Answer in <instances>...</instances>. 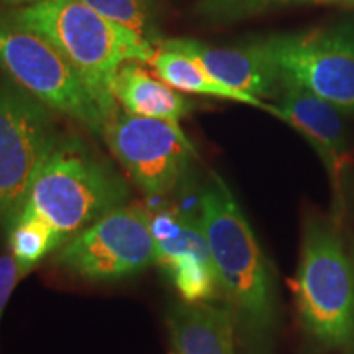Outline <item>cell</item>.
Instances as JSON below:
<instances>
[{"mask_svg": "<svg viewBox=\"0 0 354 354\" xmlns=\"http://www.w3.org/2000/svg\"><path fill=\"white\" fill-rule=\"evenodd\" d=\"M201 215L218 281L234 328L251 354H268L277 322L272 268L232 190L218 174L198 197Z\"/></svg>", "mask_w": 354, "mask_h": 354, "instance_id": "6da1fadb", "label": "cell"}, {"mask_svg": "<svg viewBox=\"0 0 354 354\" xmlns=\"http://www.w3.org/2000/svg\"><path fill=\"white\" fill-rule=\"evenodd\" d=\"M6 13L48 39L69 61L91 88L107 122L118 109L112 94L117 71L130 61L148 64L156 51L154 44L102 17L81 0H41Z\"/></svg>", "mask_w": 354, "mask_h": 354, "instance_id": "7a4b0ae2", "label": "cell"}, {"mask_svg": "<svg viewBox=\"0 0 354 354\" xmlns=\"http://www.w3.org/2000/svg\"><path fill=\"white\" fill-rule=\"evenodd\" d=\"M128 201L130 187L112 162L81 136L66 135L39 167L24 214L41 218L63 246Z\"/></svg>", "mask_w": 354, "mask_h": 354, "instance_id": "3957f363", "label": "cell"}, {"mask_svg": "<svg viewBox=\"0 0 354 354\" xmlns=\"http://www.w3.org/2000/svg\"><path fill=\"white\" fill-rule=\"evenodd\" d=\"M292 292L313 342L354 353V258L335 225L307 221Z\"/></svg>", "mask_w": 354, "mask_h": 354, "instance_id": "277c9868", "label": "cell"}, {"mask_svg": "<svg viewBox=\"0 0 354 354\" xmlns=\"http://www.w3.org/2000/svg\"><path fill=\"white\" fill-rule=\"evenodd\" d=\"M0 69L13 84L100 136L107 117L81 74L53 44L0 13Z\"/></svg>", "mask_w": 354, "mask_h": 354, "instance_id": "5b68a950", "label": "cell"}, {"mask_svg": "<svg viewBox=\"0 0 354 354\" xmlns=\"http://www.w3.org/2000/svg\"><path fill=\"white\" fill-rule=\"evenodd\" d=\"M59 136L51 109L8 77L0 79V230L7 236Z\"/></svg>", "mask_w": 354, "mask_h": 354, "instance_id": "8992f818", "label": "cell"}, {"mask_svg": "<svg viewBox=\"0 0 354 354\" xmlns=\"http://www.w3.org/2000/svg\"><path fill=\"white\" fill-rule=\"evenodd\" d=\"M156 261L151 212L127 203L64 243L55 264L73 276L113 282L146 271Z\"/></svg>", "mask_w": 354, "mask_h": 354, "instance_id": "52a82bcc", "label": "cell"}, {"mask_svg": "<svg viewBox=\"0 0 354 354\" xmlns=\"http://www.w3.org/2000/svg\"><path fill=\"white\" fill-rule=\"evenodd\" d=\"M284 84L354 110V24L259 39Z\"/></svg>", "mask_w": 354, "mask_h": 354, "instance_id": "ba28073f", "label": "cell"}, {"mask_svg": "<svg viewBox=\"0 0 354 354\" xmlns=\"http://www.w3.org/2000/svg\"><path fill=\"white\" fill-rule=\"evenodd\" d=\"M102 140L149 197L171 192L194 154V146L180 127L118 109L105 123Z\"/></svg>", "mask_w": 354, "mask_h": 354, "instance_id": "9c48e42d", "label": "cell"}, {"mask_svg": "<svg viewBox=\"0 0 354 354\" xmlns=\"http://www.w3.org/2000/svg\"><path fill=\"white\" fill-rule=\"evenodd\" d=\"M156 246L154 264L179 292L183 302H214L218 281L201 215L179 209H162L151 215Z\"/></svg>", "mask_w": 354, "mask_h": 354, "instance_id": "30bf717a", "label": "cell"}, {"mask_svg": "<svg viewBox=\"0 0 354 354\" xmlns=\"http://www.w3.org/2000/svg\"><path fill=\"white\" fill-rule=\"evenodd\" d=\"M158 48L197 61L216 81L256 99L274 97L284 88L277 66L259 39L241 48H215L192 38H171L161 39Z\"/></svg>", "mask_w": 354, "mask_h": 354, "instance_id": "8fae6325", "label": "cell"}, {"mask_svg": "<svg viewBox=\"0 0 354 354\" xmlns=\"http://www.w3.org/2000/svg\"><path fill=\"white\" fill-rule=\"evenodd\" d=\"M274 117L294 127L320 154L336 180L349 162L348 131L339 109L297 86L284 84Z\"/></svg>", "mask_w": 354, "mask_h": 354, "instance_id": "7c38bea8", "label": "cell"}, {"mask_svg": "<svg viewBox=\"0 0 354 354\" xmlns=\"http://www.w3.org/2000/svg\"><path fill=\"white\" fill-rule=\"evenodd\" d=\"M166 325L177 354H234V322L227 305L172 304Z\"/></svg>", "mask_w": 354, "mask_h": 354, "instance_id": "4fadbf2b", "label": "cell"}, {"mask_svg": "<svg viewBox=\"0 0 354 354\" xmlns=\"http://www.w3.org/2000/svg\"><path fill=\"white\" fill-rule=\"evenodd\" d=\"M112 94L125 112L180 127L194 104L159 77H153L138 61L120 66L112 82Z\"/></svg>", "mask_w": 354, "mask_h": 354, "instance_id": "5bb4252c", "label": "cell"}, {"mask_svg": "<svg viewBox=\"0 0 354 354\" xmlns=\"http://www.w3.org/2000/svg\"><path fill=\"white\" fill-rule=\"evenodd\" d=\"M148 64L154 68L161 81H165L167 86L179 92L240 102V104L266 110L271 115L276 110V105L266 104L261 99H256L253 95L245 94V92L236 91V88L228 87L223 82L216 81L197 61L190 59V57L180 55V53L156 48Z\"/></svg>", "mask_w": 354, "mask_h": 354, "instance_id": "9a60e30c", "label": "cell"}, {"mask_svg": "<svg viewBox=\"0 0 354 354\" xmlns=\"http://www.w3.org/2000/svg\"><path fill=\"white\" fill-rule=\"evenodd\" d=\"M7 238L20 277H25L48 254L61 248L56 233L41 218L28 214L20 216Z\"/></svg>", "mask_w": 354, "mask_h": 354, "instance_id": "2e32d148", "label": "cell"}, {"mask_svg": "<svg viewBox=\"0 0 354 354\" xmlns=\"http://www.w3.org/2000/svg\"><path fill=\"white\" fill-rule=\"evenodd\" d=\"M105 19L125 26L151 44H159L158 15L153 0H81Z\"/></svg>", "mask_w": 354, "mask_h": 354, "instance_id": "e0dca14e", "label": "cell"}, {"mask_svg": "<svg viewBox=\"0 0 354 354\" xmlns=\"http://www.w3.org/2000/svg\"><path fill=\"white\" fill-rule=\"evenodd\" d=\"M313 2L320 0H198L196 12L212 24H232L277 8Z\"/></svg>", "mask_w": 354, "mask_h": 354, "instance_id": "ac0fdd59", "label": "cell"}, {"mask_svg": "<svg viewBox=\"0 0 354 354\" xmlns=\"http://www.w3.org/2000/svg\"><path fill=\"white\" fill-rule=\"evenodd\" d=\"M20 279L19 268H17L10 251L0 256V320H2L3 310H6L12 292Z\"/></svg>", "mask_w": 354, "mask_h": 354, "instance_id": "d6986e66", "label": "cell"}, {"mask_svg": "<svg viewBox=\"0 0 354 354\" xmlns=\"http://www.w3.org/2000/svg\"><path fill=\"white\" fill-rule=\"evenodd\" d=\"M38 2H41V0H0V6L15 10V8L30 7V6H33V3H38Z\"/></svg>", "mask_w": 354, "mask_h": 354, "instance_id": "ffe728a7", "label": "cell"}, {"mask_svg": "<svg viewBox=\"0 0 354 354\" xmlns=\"http://www.w3.org/2000/svg\"><path fill=\"white\" fill-rule=\"evenodd\" d=\"M320 2L322 3H328V6L354 8V0H320Z\"/></svg>", "mask_w": 354, "mask_h": 354, "instance_id": "44dd1931", "label": "cell"}, {"mask_svg": "<svg viewBox=\"0 0 354 354\" xmlns=\"http://www.w3.org/2000/svg\"><path fill=\"white\" fill-rule=\"evenodd\" d=\"M172 354H177V353H172Z\"/></svg>", "mask_w": 354, "mask_h": 354, "instance_id": "7402d4cb", "label": "cell"}]
</instances>
